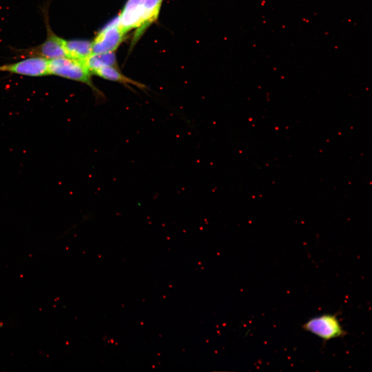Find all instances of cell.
<instances>
[{"label":"cell","instance_id":"1","mask_svg":"<svg viewBox=\"0 0 372 372\" xmlns=\"http://www.w3.org/2000/svg\"><path fill=\"white\" fill-rule=\"evenodd\" d=\"M49 75L72 80L89 86L96 93L100 92L94 85L91 73L82 60L68 57L49 60Z\"/></svg>","mask_w":372,"mask_h":372},{"label":"cell","instance_id":"2","mask_svg":"<svg viewBox=\"0 0 372 372\" xmlns=\"http://www.w3.org/2000/svg\"><path fill=\"white\" fill-rule=\"evenodd\" d=\"M43 13L47 29L45 40L36 46L25 49H16V53L21 56H37L49 60L68 57L65 47L66 40L58 37L52 31L49 25L48 11L46 7L43 9Z\"/></svg>","mask_w":372,"mask_h":372},{"label":"cell","instance_id":"3","mask_svg":"<svg viewBox=\"0 0 372 372\" xmlns=\"http://www.w3.org/2000/svg\"><path fill=\"white\" fill-rule=\"evenodd\" d=\"M302 328L324 342L342 338L347 335L338 315L335 314H325L312 318L303 324Z\"/></svg>","mask_w":372,"mask_h":372},{"label":"cell","instance_id":"4","mask_svg":"<svg viewBox=\"0 0 372 372\" xmlns=\"http://www.w3.org/2000/svg\"><path fill=\"white\" fill-rule=\"evenodd\" d=\"M0 72L31 77L47 76L49 75V59L37 56L28 57L17 63L0 66Z\"/></svg>","mask_w":372,"mask_h":372},{"label":"cell","instance_id":"5","mask_svg":"<svg viewBox=\"0 0 372 372\" xmlns=\"http://www.w3.org/2000/svg\"><path fill=\"white\" fill-rule=\"evenodd\" d=\"M126 34L119 25V18L103 29L92 43V54L114 52L123 40Z\"/></svg>","mask_w":372,"mask_h":372},{"label":"cell","instance_id":"6","mask_svg":"<svg viewBox=\"0 0 372 372\" xmlns=\"http://www.w3.org/2000/svg\"><path fill=\"white\" fill-rule=\"evenodd\" d=\"M144 0H129L119 17V25L124 33L142 25Z\"/></svg>","mask_w":372,"mask_h":372},{"label":"cell","instance_id":"7","mask_svg":"<svg viewBox=\"0 0 372 372\" xmlns=\"http://www.w3.org/2000/svg\"><path fill=\"white\" fill-rule=\"evenodd\" d=\"M163 0H144L142 23L134 38L135 42L151 24L158 19Z\"/></svg>","mask_w":372,"mask_h":372},{"label":"cell","instance_id":"8","mask_svg":"<svg viewBox=\"0 0 372 372\" xmlns=\"http://www.w3.org/2000/svg\"><path fill=\"white\" fill-rule=\"evenodd\" d=\"M66 50L68 57L84 60L92 54V43L87 40H66Z\"/></svg>","mask_w":372,"mask_h":372},{"label":"cell","instance_id":"9","mask_svg":"<svg viewBox=\"0 0 372 372\" xmlns=\"http://www.w3.org/2000/svg\"><path fill=\"white\" fill-rule=\"evenodd\" d=\"M94 74L101 78L120 83L125 85H133L140 89H146V86L122 75L117 68L113 67L102 68L94 71Z\"/></svg>","mask_w":372,"mask_h":372},{"label":"cell","instance_id":"10","mask_svg":"<svg viewBox=\"0 0 372 372\" xmlns=\"http://www.w3.org/2000/svg\"><path fill=\"white\" fill-rule=\"evenodd\" d=\"M82 61L92 74L94 71L101 68L107 67L116 68L117 65L116 55L114 52L92 54Z\"/></svg>","mask_w":372,"mask_h":372}]
</instances>
